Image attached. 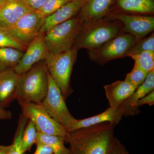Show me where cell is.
Masks as SVG:
<instances>
[{"mask_svg":"<svg viewBox=\"0 0 154 154\" xmlns=\"http://www.w3.org/2000/svg\"><path fill=\"white\" fill-rule=\"evenodd\" d=\"M114 125L106 122L67 132L69 154H108L116 137Z\"/></svg>","mask_w":154,"mask_h":154,"instance_id":"obj_1","label":"cell"},{"mask_svg":"<svg viewBox=\"0 0 154 154\" xmlns=\"http://www.w3.org/2000/svg\"><path fill=\"white\" fill-rule=\"evenodd\" d=\"M48 69L45 62L37 63L20 75L15 99L18 102L40 103L47 94Z\"/></svg>","mask_w":154,"mask_h":154,"instance_id":"obj_2","label":"cell"},{"mask_svg":"<svg viewBox=\"0 0 154 154\" xmlns=\"http://www.w3.org/2000/svg\"><path fill=\"white\" fill-rule=\"evenodd\" d=\"M122 28L117 22L102 19L84 23L75 42L77 50H94L121 34Z\"/></svg>","mask_w":154,"mask_h":154,"instance_id":"obj_3","label":"cell"},{"mask_svg":"<svg viewBox=\"0 0 154 154\" xmlns=\"http://www.w3.org/2000/svg\"><path fill=\"white\" fill-rule=\"evenodd\" d=\"M78 50L73 47L67 51L51 54L45 59L48 72L61 91L65 99L72 93L70 82Z\"/></svg>","mask_w":154,"mask_h":154,"instance_id":"obj_4","label":"cell"},{"mask_svg":"<svg viewBox=\"0 0 154 154\" xmlns=\"http://www.w3.org/2000/svg\"><path fill=\"white\" fill-rule=\"evenodd\" d=\"M83 24L79 17H75L45 33V45L48 53L54 54L71 49Z\"/></svg>","mask_w":154,"mask_h":154,"instance_id":"obj_5","label":"cell"},{"mask_svg":"<svg viewBox=\"0 0 154 154\" xmlns=\"http://www.w3.org/2000/svg\"><path fill=\"white\" fill-rule=\"evenodd\" d=\"M48 88L45 98L41 103L44 109L58 123L63 125L67 131H71L76 119L67 107L60 89L48 71Z\"/></svg>","mask_w":154,"mask_h":154,"instance_id":"obj_6","label":"cell"},{"mask_svg":"<svg viewBox=\"0 0 154 154\" xmlns=\"http://www.w3.org/2000/svg\"><path fill=\"white\" fill-rule=\"evenodd\" d=\"M18 102L22 114L34 123L37 132L65 138L67 134L65 128L51 118L41 103Z\"/></svg>","mask_w":154,"mask_h":154,"instance_id":"obj_7","label":"cell"},{"mask_svg":"<svg viewBox=\"0 0 154 154\" xmlns=\"http://www.w3.org/2000/svg\"><path fill=\"white\" fill-rule=\"evenodd\" d=\"M138 40L130 34H120L99 48L90 51L91 57L95 61L100 63L124 57Z\"/></svg>","mask_w":154,"mask_h":154,"instance_id":"obj_8","label":"cell"},{"mask_svg":"<svg viewBox=\"0 0 154 154\" xmlns=\"http://www.w3.org/2000/svg\"><path fill=\"white\" fill-rule=\"evenodd\" d=\"M44 18L35 11L25 14L13 26L6 28L11 36L27 46L40 33Z\"/></svg>","mask_w":154,"mask_h":154,"instance_id":"obj_9","label":"cell"},{"mask_svg":"<svg viewBox=\"0 0 154 154\" xmlns=\"http://www.w3.org/2000/svg\"><path fill=\"white\" fill-rule=\"evenodd\" d=\"M110 18L121 22L125 31L138 40L154 30L153 17L114 14Z\"/></svg>","mask_w":154,"mask_h":154,"instance_id":"obj_10","label":"cell"},{"mask_svg":"<svg viewBox=\"0 0 154 154\" xmlns=\"http://www.w3.org/2000/svg\"><path fill=\"white\" fill-rule=\"evenodd\" d=\"M47 54L44 34L40 33L28 45L19 63L14 68V70L19 75L24 74L38 62L44 60Z\"/></svg>","mask_w":154,"mask_h":154,"instance_id":"obj_11","label":"cell"},{"mask_svg":"<svg viewBox=\"0 0 154 154\" xmlns=\"http://www.w3.org/2000/svg\"><path fill=\"white\" fill-rule=\"evenodd\" d=\"M88 0H73L44 18L40 33L44 34L53 27L75 17Z\"/></svg>","mask_w":154,"mask_h":154,"instance_id":"obj_12","label":"cell"},{"mask_svg":"<svg viewBox=\"0 0 154 154\" xmlns=\"http://www.w3.org/2000/svg\"><path fill=\"white\" fill-rule=\"evenodd\" d=\"M19 76L14 68L0 72V108L5 109L15 99Z\"/></svg>","mask_w":154,"mask_h":154,"instance_id":"obj_13","label":"cell"},{"mask_svg":"<svg viewBox=\"0 0 154 154\" xmlns=\"http://www.w3.org/2000/svg\"><path fill=\"white\" fill-rule=\"evenodd\" d=\"M154 89V70L148 73L143 83L137 88L123 104L119 106L122 109L123 116H133L139 114V108L136 107V103L140 99L153 91Z\"/></svg>","mask_w":154,"mask_h":154,"instance_id":"obj_14","label":"cell"},{"mask_svg":"<svg viewBox=\"0 0 154 154\" xmlns=\"http://www.w3.org/2000/svg\"><path fill=\"white\" fill-rule=\"evenodd\" d=\"M137 88L128 82L117 81L104 86L105 95L110 107H118L131 96Z\"/></svg>","mask_w":154,"mask_h":154,"instance_id":"obj_15","label":"cell"},{"mask_svg":"<svg viewBox=\"0 0 154 154\" xmlns=\"http://www.w3.org/2000/svg\"><path fill=\"white\" fill-rule=\"evenodd\" d=\"M123 116V111L121 107H110L98 115L84 119H76L71 131L103 122H110L116 125L119 123Z\"/></svg>","mask_w":154,"mask_h":154,"instance_id":"obj_16","label":"cell"},{"mask_svg":"<svg viewBox=\"0 0 154 154\" xmlns=\"http://www.w3.org/2000/svg\"><path fill=\"white\" fill-rule=\"evenodd\" d=\"M32 11L18 0H8L0 7V27L11 28L21 17Z\"/></svg>","mask_w":154,"mask_h":154,"instance_id":"obj_17","label":"cell"},{"mask_svg":"<svg viewBox=\"0 0 154 154\" xmlns=\"http://www.w3.org/2000/svg\"><path fill=\"white\" fill-rule=\"evenodd\" d=\"M115 0H88L80 11L79 17L84 23L102 19Z\"/></svg>","mask_w":154,"mask_h":154,"instance_id":"obj_18","label":"cell"},{"mask_svg":"<svg viewBox=\"0 0 154 154\" xmlns=\"http://www.w3.org/2000/svg\"><path fill=\"white\" fill-rule=\"evenodd\" d=\"M65 138L61 137L37 132L35 144L42 143L47 145L52 149L54 154H69V148L65 146Z\"/></svg>","mask_w":154,"mask_h":154,"instance_id":"obj_19","label":"cell"},{"mask_svg":"<svg viewBox=\"0 0 154 154\" xmlns=\"http://www.w3.org/2000/svg\"><path fill=\"white\" fill-rule=\"evenodd\" d=\"M118 5L128 12L152 13L154 11L153 0H118Z\"/></svg>","mask_w":154,"mask_h":154,"instance_id":"obj_20","label":"cell"},{"mask_svg":"<svg viewBox=\"0 0 154 154\" xmlns=\"http://www.w3.org/2000/svg\"><path fill=\"white\" fill-rule=\"evenodd\" d=\"M24 51L11 47H0V72L15 67L21 60Z\"/></svg>","mask_w":154,"mask_h":154,"instance_id":"obj_21","label":"cell"},{"mask_svg":"<svg viewBox=\"0 0 154 154\" xmlns=\"http://www.w3.org/2000/svg\"><path fill=\"white\" fill-rule=\"evenodd\" d=\"M37 132L35 125L31 120H29L28 124L24 130L19 143V148L22 153H24L29 150L35 143Z\"/></svg>","mask_w":154,"mask_h":154,"instance_id":"obj_22","label":"cell"},{"mask_svg":"<svg viewBox=\"0 0 154 154\" xmlns=\"http://www.w3.org/2000/svg\"><path fill=\"white\" fill-rule=\"evenodd\" d=\"M134 61V65L148 73L154 70V52L143 51L130 56Z\"/></svg>","mask_w":154,"mask_h":154,"instance_id":"obj_23","label":"cell"},{"mask_svg":"<svg viewBox=\"0 0 154 154\" xmlns=\"http://www.w3.org/2000/svg\"><path fill=\"white\" fill-rule=\"evenodd\" d=\"M0 47H11L25 51L27 46L16 40L6 28L0 27Z\"/></svg>","mask_w":154,"mask_h":154,"instance_id":"obj_24","label":"cell"},{"mask_svg":"<svg viewBox=\"0 0 154 154\" xmlns=\"http://www.w3.org/2000/svg\"><path fill=\"white\" fill-rule=\"evenodd\" d=\"M145 51L154 52V33L147 38L139 39L137 41L130 50L126 56L130 57Z\"/></svg>","mask_w":154,"mask_h":154,"instance_id":"obj_25","label":"cell"},{"mask_svg":"<svg viewBox=\"0 0 154 154\" xmlns=\"http://www.w3.org/2000/svg\"><path fill=\"white\" fill-rule=\"evenodd\" d=\"M72 1L73 0H46L41 8L36 12L45 18Z\"/></svg>","mask_w":154,"mask_h":154,"instance_id":"obj_26","label":"cell"},{"mask_svg":"<svg viewBox=\"0 0 154 154\" xmlns=\"http://www.w3.org/2000/svg\"><path fill=\"white\" fill-rule=\"evenodd\" d=\"M148 74L138 67L134 65L131 72L126 75L125 80L137 88L144 82Z\"/></svg>","mask_w":154,"mask_h":154,"instance_id":"obj_27","label":"cell"},{"mask_svg":"<svg viewBox=\"0 0 154 154\" xmlns=\"http://www.w3.org/2000/svg\"><path fill=\"white\" fill-rule=\"evenodd\" d=\"M27 119L24 117H20V122L18 129L15 136L13 143L11 145V147L8 154H24L19 148V144L22 138V133L25 128Z\"/></svg>","mask_w":154,"mask_h":154,"instance_id":"obj_28","label":"cell"},{"mask_svg":"<svg viewBox=\"0 0 154 154\" xmlns=\"http://www.w3.org/2000/svg\"><path fill=\"white\" fill-rule=\"evenodd\" d=\"M19 2L32 11H36L39 10L46 0H18Z\"/></svg>","mask_w":154,"mask_h":154,"instance_id":"obj_29","label":"cell"},{"mask_svg":"<svg viewBox=\"0 0 154 154\" xmlns=\"http://www.w3.org/2000/svg\"><path fill=\"white\" fill-rule=\"evenodd\" d=\"M154 104V91L144 96L141 99H140L135 104L137 108H139L140 107L143 105H148L152 106Z\"/></svg>","mask_w":154,"mask_h":154,"instance_id":"obj_30","label":"cell"},{"mask_svg":"<svg viewBox=\"0 0 154 154\" xmlns=\"http://www.w3.org/2000/svg\"><path fill=\"white\" fill-rule=\"evenodd\" d=\"M108 154H129L121 142L116 138L112 148Z\"/></svg>","mask_w":154,"mask_h":154,"instance_id":"obj_31","label":"cell"},{"mask_svg":"<svg viewBox=\"0 0 154 154\" xmlns=\"http://www.w3.org/2000/svg\"><path fill=\"white\" fill-rule=\"evenodd\" d=\"M36 151L33 154H54L52 149L49 146L42 143H36Z\"/></svg>","mask_w":154,"mask_h":154,"instance_id":"obj_32","label":"cell"},{"mask_svg":"<svg viewBox=\"0 0 154 154\" xmlns=\"http://www.w3.org/2000/svg\"><path fill=\"white\" fill-rule=\"evenodd\" d=\"M13 117V114L10 111L0 108V120L10 119Z\"/></svg>","mask_w":154,"mask_h":154,"instance_id":"obj_33","label":"cell"},{"mask_svg":"<svg viewBox=\"0 0 154 154\" xmlns=\"http://www.w3.org/2000/svg\"><path fill=\"white\" fill-rule=\"evenodd\" d=\"M10 147H11V145L8 146L0 145V154H8Z\"/></svg>","mask_w":154,"mask_h":154,"instance_id":"obj_34","label":"cell"},{"mask_svg":"<svg viewBox=\"0 0 154 154\" xmlns=\"http://www.w3.org/2000/svg\"><path fill=\"white\" fill-rule=\"evenodd\" d=\"M8 0H0V7L3 5Z\"/></svg>","mask_w":154,"mask_h":154,"instance_id":"obj_35","label":"cell"},{"mask_svg":"<svg viewBox=\"0 0 154 154\" xmlns=\"http://www.w3.org/2000/svg\"></svg>","mask_w":154,"mask_h":154,"instance_id":"obj_36","label":"cell"}]
</instances>
